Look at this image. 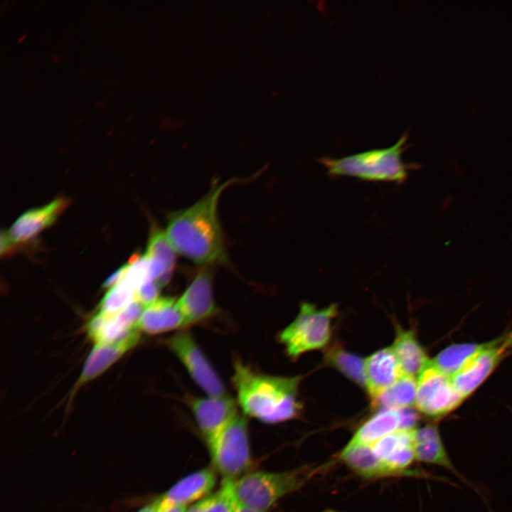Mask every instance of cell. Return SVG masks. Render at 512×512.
Here are the masks:
<instances>
[{"label": "cell", "mask_w": 512, "mask_h": 512, "mask_svg": "<svg viewBox=\"0 0 512 512\" xmlns=\"http://www.w3.org/2000/svg\"><path fill=\"white\" fill-rule=\"evenodd\" d=\"M239 181L232 178L219 183L215 180L193 205L168 215L165 233L176 253L203 267L228 262L218 207L223 191Z\"/></svg>", "instance_id": "cell-1"}, {"label": "cell", "mask_w": 512, "mask_h": 512, "mask_svg": "<svg viewBox=\"0 0 512 512\" xmlns=\"http://www.w3.org/2000/svg\"><path fill=\"white\" fill-rule=\"evenodd\" d=\"M301 376L284 377L264 373L233 361L232 383L237 402L246 417L274 424L299 415L302 404L298 397Z\"/></svg>", "instance_id": "cell-2"}, {"label": "cell", "mask_w": 512, "mask_h": 512, "mask_svg": "<svg viewBox=\"0 0 512 512\" xmlns=\"http://www.w3.org/2000/svg\"><path fill=\"white\" fill-rule=\"evenodd\" d=\"M407 134L388 148L368 150L341 158L323 157L319 162L331 176H352L366 181L403 183L408 166L402 160Z\"/></svg>", "instance_id": "cell-3"}, {"label": "cell", "mask_w": 512, "mask_h": 512, "mask_svg": "<svg viewBox=\"0 0 512 512\" xmlns=\"http://www.w3.org/2000/svg\"><path fill=\"white\" fill-rule=\"evenodd\" d=\"M321 468L306 466L284 472L243 474L233 481L237 503L258 512H267L277 501L299 489Z\"/></svg>", "instance_id": "cell-4"}, {"label": "cell", "mask_w": 512, "mask_h": 512, "mask_svg": "<svg viewBox=\"0 0 512 512\" xmlns=\"http://www.w3.org/2000/svg\"><path fill=\"white\" fill-rule=\"evenodd\" d=\"M337 309L336 304L323 309H318L308 302L301 304L295 319L278 336L289 358L297 359L306 352L327 345Z\"/></svg>", "instance_id": "cell-5"}, {"label": "cell", "mask_w": 512, "mask_h": 512, "mask_svg": "<svg viewBox=\"0 0 512 512\" xmlns=\"http://www.w3.org/2000/svg\"><path fill=\"white\" fill-rule=\"evenodd\" d=\"M247 427L246 416L238 412L207 444L213 464L224 479H238L250 464Z\"/></svg>", "instance_id": "cell-6"}, {"label": "cell", "mask_w": 512, "mask_h": 512, "mask_svg": "<svg viewBox=\"0 0 512 512\" xmlns=\"http://www.w3.org/2000/svg\"><path fill=\"white\" fill-rule=\"evenodd\" d=\"M166 345L180 361L195 383L208 395H226L225 386L205 353L186 329L166 340Z\"/></svg>", "instance_id": "cell-7"}, {"label": "cell", "mask_w": 512, "mask_h": 512, "mask_svg": "<svg viewBox=\"0 0 512 512\" xmlns=\"http://www.w3.org/2000/svg\"><path fill=\"white\" fill-rule=\"evenodd\" d=\"M464 399L454 388L451 378L431 363L417 377L415 406L422 414L442 417L457 407Z\"/></svg>", "instance_id": "cell-8"}, {"label": "cell", "mask_w": 512, "mask_h": 512, "mask_svg": "<svg viewBox=\"0 0 512 512\" xmlns=\"http://www.w3.org/2000/svg\"><path fill=\"white\" fill-rule=\"evenodd\" d=\"M183 402L193 413L207 444L239 412L237 400L228 395L200 398L188 394Z\"/></svg>", "instance_id": "cell-9"}, {"label": "cell", "mask_w": 512, "mask_h": 512, "mask_svg": "<svg viewBox=\"0 0 512 512\" xmlns=\"http://www.w3.org/2000/svg\"><path fill=\"white\" fill-rule=\"evenodd\" d=\"M213 280V270L210 267H203L196 273L181 296L177 298L188 326L204 322L218 314Z\"/></svg>", "instance_id": "cell-10"}, {"label": "cell", "mask_w": 512, "mask_h": 512, "mask_svg": "<svg viewBox=\"0 0 512 512\" xmlns=\"http://www.w3.org/2000/svg\"><path fill=\"white\" fill-rule=\"evenodd\" d=\"M414 443L415 459L448 470L464 484L477 492L480 496L482 495L479 488L465 478L453 464L436 425H427L422 428L415 429Z\"/></svg>", "instance_id": "cell-11"}, {"label": "cell", "mask_w": 512, "mask_h": 512, "mask_svg": "<svg viewBox=\"0 0 512 512\" xmlns=\"http://www.w3.org/2000/svg\"><path fill=\"white\" fill-rule=\"evenodd\" d=\"M187 326L177 299L171 297H159L145 306L138 321L140 331L150 335L178 331Z\"/></svg>", "instance_id": "cell-12"}, {"label": "cell", "mask_w": 512, "mask_h": 512, "mask_svg": "<svg viewBox=\"0 0 512 512\" xmlns=\"http://www.w3.org/2000/svg\"><path fill=\"white\" fill-rule=\"evenodd\" d=\"M214 471L206 468L179 480L158 499L164 508L188 506L208 496L215 484Z\"/></svg>", "instance_id": "cell-13"}, {"label": "cell", "mask_w": 512, "mask_h": 512, "mask_svg": "<svg viewBox=\"0 0 512 512\" xmlns=\"http://www.w3.org/2000/svg\"><path fill=\"white\" fill-rule=\"evenodd\" d=\"M405 374L392 348L380 349L365 361L366 388L371 400Z\"/></svg>", "instance_id": "cell-14"}, {"label": "cell", "mask_w": 512, "mask_h": 512, "mask_svg": "<svg viewBox=\"0 0 512 512\" xmlns=\"http://www.w3.org/2000/svg\"><path fill=\"white\" fill-rule=\"evenodd\" d=\"M67 205L66 199L57 198L46 206L22 214L7 232L11 244L26 242L34 238L55 221Z\"/></svg>", "instance_id": "cell-15"}, {"label": "cell", "mask_w": 512, "mask_h": 512, "mask_svg": "<svg viewBox=\"0 0 512 512\" xmlns=\"http://www.w3.org/2000/svg\"><path fill=\"white\" fill-rule=\"evenodd\" d=\"M505 347L492 346L477 354L451 377L452 384L463 399L474 392L500 361Z\"/></svg>", "instance_id": "cell-16"}, {"label": "cell", "mask_w": 512, "mask_h": 512, "mask_svg": "<svg viewBox=\"0 0 512 512\" xmlns=\"http://www.w3.org/2000/svg\"><path fill=\"white\" fill-rule=\"evenodd\" d=\"M139 331L115 343L95 344L87 356L74 389L100 375L126 352L136 346Z\"/></svg>", "instance_id": "cell-17"}, {"label": "cell", "mask_w": 512, "mask_h": 512, "mask_svg": "<svg viewBox=\"0 0 512 512\" xmlns=\"http://www.w3.org/2000/svg\"><path fill=\"white\" fill-rule=\"evenodd\" d=\"M339 457L348 466L364 478L393 476L386 464L375 455L371 445L350 441Z\"/></svg>", "instance_id": "cell-18"}, {"label": "cell", "mask_w": 512, "mask_h": 512, "mask_svg": "<svg viewBox=\"0 0 512 512\" xmlns=\"http://www.w3.org/2000/svg\"><path fill=\"white\" fill-rule=\"evenodd\" d=\"M392 348L406 375L418 377L430 361L412 331L398 327Z\"/></svg>", "instance_id": "cell-19"}, {"label": "cell", "mask_w": 512, "mask_h": 512, "mask_svg": "<svg viewBox=\"0 0 512 512\" xmlns=\"http://www.w3.org/2000/svg\"><path fill=\"white\" fill-rule=\"evenodd\" d=\"M497 341L484 343H456L439 352L432 365L441 372L452 377L482 351L497 344Z\"/></svg>", "instance_id": "cell-20"}, {"label": "cell", "mask_w": 512, "mask_h": 512, "mask_svg": "<svg viewBox=\"0 0 512 512\" xmlns=\"http://www.w3.org/2000/svg\"><path fill=\"white\" fill-rule=\"evenodd\" d=\"M400 410L380 409L358 429L351 442L371 445L400 430Z\"/></svg>", "instance_id": "cell-21"}, {"label": "cell", "mask_w": 512, "mask_h": 512, "mask_svg": "<svg viewBox=\"0 0 512 512\" xmlns=\"http://www.w3.org/2000/svg\"><path fill=\"white\" fill-rule=\"evenodd\" d=\"M176 252L169 242L165 231L154 225L151 228L146 251L144 255L163 270L159 286L164 287L170 280L176 263Z\"/></svg>", "instance_id": "cell-22"}, {"label": "cell", "mask_w": 512, "mask_h": 512, "mask_svg": "<svg viewBox=\"0 0 512 512\" xmlns=\"http://www.w3.org/2000/svg\"><path fill=\"white\" fill-rule=\"evenodd\" d=\"M417 381L415 378L404 375L393 385L371 400L375 408L400 410L415 403Z\"/></svg>", "instance_id": "cell-23"}, {"label": "cell", "mask_w": 512, "mask_h": 512, "mask_svg": "<svg viewBox=\"0 0 512 512\" xmlns=\"http://www.w3.org/2000/svg\"><path fill=\"white\" fill-rule=\"evenodd\" d=\"M324 358L326 363L351 380L361 386H366L365 361L362 358L346 351L338 344L329 347Z\"/></svg>", "instance_id": "cell-24"}, {"label": "cell", "mask_w": 512, "mask_h": 512, "mask_svg": "<svg viewBox=\"0 0 512 512\" xmlns=\"http://www.w3.org/2000/svg\"><path fill=\"white\" fill-rule=\"evenodd\" d=\"M233 481L224 479L216 491L194 503L186 512H233L238 506Z\"/></svg>", "instance_id": "cell-25"}, {"label": "cell", "mask_w": 512, "mask_h": 512, "mask_svg": "<svg viewBox=\"0 0 512 512\" xmlns=\"http://www.w3.org/2000/svg\"><path fill=\"white\" fill-rule=\"evenodd\" d=\"M135 291L123 279L108 289L99 304L98 311L112 314L120 311L134 299Z\"/></svg>", "instance_id": "cell-26"}, {"label": "cell", "mask_w": 512, "mask_h": 512, "mask_svg": "<svg viewBox=\"0 0 512 512\" xmlns=\"http://www.w3.org/2000/svg\"><path fill=\"white\" fill-rule=\"evenodd\" d=\"M159 288L156 282H148L134 292V299L145 306L159 298Z\"/></svg>", "instance_id": "cell-27"}, {"label": "cell", "mask_w": 512, "mask_h": 512, "mask_svg": "<svg viewBox=\"0 0 512 512\" xmlns=\"http://www.w3.org/2000/svg\"><path fill=\"white\" fill-rule=\"evenodd\" d=\"M401 417V430H414L418 420L419 416L417 412L410 407L400 409Z\"/></svg>", "instance_id": "cell-28"}, {"label": "cell", "mask_w": 512, "mask_h": 512, "mask_svg": "<svg viewBox=\"0 0 512 512\" xmlns=\"http://www.w3.org/2000/svg\"><path fill=\"white\" fill-rule=\"evenodd\" d=\"M128 268V264H126L116 270L112 274L108 277L102 284L104 289H110L111 287L119 283L124 277Z\"/></svg>", "instance_id": "cell-29"}, {"label": "cell", "mask_w": 512, "mask_h": 512, "mask_svg": "<svg viewBox=\"0 0 512 512\" xmlns=\"http://www.w3.org/2000/svg\"><path fill=\"white\" fill-rule=\"evenodd\" d=\"M13 246L8 238L7 233L2 231L1 233V255H4L9 252Z\"/></svg>", "instance_id": "cell-30"}, {"label": "cell", "mask_w": 512, "mask_h": 512, "mask_svg": "<svg viewBox=\"0 0 512 512\" xmlns=\"http://www.w3.org/2000/svg\"><path fill=\"white\" fill-rule=\"evenodd\" d=\"M158 503V510L156 512H186L187 506H174L172 508H164L158 498H156Z\"/></svg>", "instance_id": "cell-31"}, {"label": "cell", "mask_w": 512, "mask_h": 512, "mask_svg": "<svg viewBox=\"0 0 512 512\" xmlns=\"http://www.w3.org/2000/svg\"><path fill=\"white\" fill-rule=\"evenodd\" d=\"M233 512H258L247 507L238 505L235 508Z\"/></svg>", "instance_id": "cell-32"}, {"label": "cell", "mask_w": 512, "mask_h": 512, "mask_svg": "<svg viewBox=\"0 0 512 512\" xmlns=\"http://www.w3.org/2000/svg\"><path fill=\"white\" fill-rule=\"evenodd\" d=\"M503 346L505 348H506V347H508V346H512V331L511 332V334H510L508 335V336L507 337V338H506V340L505 341V342L503 343Z\"/></svg>", "instance_id": "cell-33"}, {"label": "cell", "mask_w": 512, "mask_h": 512, "mask_svg": "<svg viewBox=\"0 0 512 512\" xmlns=\"http://www.w3.org/2000/svg\"><path fill=\"white\" fill-rule=\"evenodd\" d=\"M328 512H334V511H328Z\"/></svg>", "instance_id": "cell-34"}]
</instances>
